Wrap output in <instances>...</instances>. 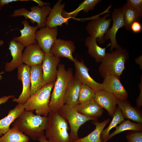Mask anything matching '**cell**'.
I'll return each mask as SVG.
<instances>
[{
	"label": "cell",
	"mask_w": 142,
	"mask_h": 142,
	"mask_svg": "<svg viewBox=\"0 0 142 142\" xmlns=\"http://www.w3.org/2000/svg\"><path fill=\"white\" fill-rule=\"evenodd\" d=\"M129 58L126 50L121 47L111 53H106L100 62L98 71L102 77L114 75L120 78L125 69V64Z\"/></svg>",
	"instance_id": "7a4b0ae2"
},
{
	"label": "cell",
	"mask_w": 142,
	"mask_h": 142,
	"mask_svg": "<svg viewBox=\"0 0 142 142\" xmlns=\"http://www.w3.org/2000/svg\"><path fill=\"white\" fill-rule=\"evenodd\" d=\"M24 110V105L18 104L14 108L9 111L6 116L0 120V136L8 131L11 124Z\"/></svg>",
	"instance_id": "484cf974"
},
{
	"label": "cell",
	"mask_w": 142,
	"mask_h": 142,
	"mask_svg": "<svg viewBox=\"0 0 142 142\" xmlns=\"http://www.w3.org/2000/svg\"><path fill=\"white\" fill-rule=\"evenodd\" d=\"M52 8L49 5L42 7L33 6L31 7V11L22 8L15 10L11 16L12 17L23 16L26 19H29L34 24H37L38 28L44 27L47 16L49 15Z\"/></svg>",
	"instance_id": "52a82bcc"
},
{
	"label": "cell",
	"mask_w": 142,
	"mask_h": 142,
	"mask_svg": "<svg viewBox=\"0 0 142 142\" xmlns=\"http://www.w3.org/2000/svg\"><path fill=\"white\" fill-rule=\"evenodd\" d=\"M126 4L139 13L142 14V0H128Z\"/></svg>",
	"instance_id": "e575fe53"
},
{
	"label": "cell",
	"mask_w": 142,
	"mask_h": 142,
	"mask_svg": "<svg viewBox=\"0 0 142 142\" xmlns=\"http://www.w3.org/2000/svg\"><path fill=\"white\" fill-rule=\"evenodd\" d=\"M24 47L25 46L20 42H16L13 39L11 41L9 49L12 59L11 62L6 63L5 65L6 71H12L23 64L22 51Z\"/></svg>",
	"instance_id": "d6986e66"
},
{
	"label": "cell",
	"mask_w": 142,
	"mask_h": 142,
	"mask_svg": "<svg viewBox=\"0 0 142 142\" xmlns=\"http://www.w3.org/2000/svg\"><path fill=\"white\" fill-rule=\"evenodd\" d=\"M28 0H0V6L2 7L6 5H7L12 2L17 1H27Z\"/></svg>",
	"instance_id": "74e56055"
},
{
	"label": "cell",
	"mask_w": 142,
	"mask_h": 142,
	"mask_svg": "<svg viewBox=\"0 0 142 142\" xmlns=\"http://www.w3.org/2000/svg\"><path fill=\"white\" fill-rule=\"evenodd\" d=\"M4 73L3 72H2L1 73H0V80H1L2 78V76L1 75V74L3 73Z\"/></svg>",
	"instance_id": "ee69618b"
},
{
	"label": "cell",
	"mask_w": 142,
	"mask_h": 142,
	"mask_svg": "<svg viewBox=\"0 0 142 142\" xmlns=\"http://www.w3.org/2000/svg\"><path fill=\"white\" fill-rule=\"evenodd\" d=\"M60 61L50 52L45 54L42 63L44 80L47 84L54 83L57 77V67Z\"/></svg>",
	"instance_id": "8fae6325"
},
{
	"label": "cell",
	"mask_w": 142,
	"mask_h": 142,
	"mask_svg": "<svg viewBox=\"0 0 142 142\" xmlns=\"http://www.w3.org/2000/svg\"><path fill=\"white\" fill-rule=\"evenodd\" d=\"M85 44L88 48V53L94 59L95 62L97 63H100L106 54V48L110 45V43H109L104 48L100 47L98 44L96 39L90 36L86 38Z\"/></svg>",
	"instance_id": "d4e9b609"
},
{
	"label": "cell",
	"mask_w": 142,
	"mask_h": 142,
	"mask_svg": "<svg viewBox=\"0 0 142 142\" xmlns=\"http://www.w3.org/2000/svg\"><path fill=\"white\" fill-rule=\"evenodd\" d=\"M31 97L46 84L45 82L42 64L30 67Z\"/></svg>",
	"instance_id": "7402d4cb"
},
{
	"label": "cell",
	"mask_w": 142,
	"mask_h": 142,
	"mask_svg": "<svg viewBox=\"0 0 142 142\" xmlns=\"http://www.w3.org/2000/svg\"><path fill=\"white\" fill-rule=\"evenodd\" d=\"M82 83L74 75L69 81L65 93L64 104L75 107L79 103L78 99Z\"/></svg>",
	"instance_id": "ffe728a7"
},
{
	"label": "cell",
	"mask_w": 142,
	"mask_h": 142,
	"mask_svg": "<svg viewBox=\"0 0 142 142\" xmlns=\"http://www.w3.org/2000/svg\"><path fill=\"white\" fill-rule=\"evenodd\" d=\"M30 67L22 64L18 68L17 77L23 84L22 92L18 98H14L13 101L18 104H24L31 97Z\"/></svg>",
	"instance_id": "9c48e42d"
},
{
	"label": "cell",
	"mask_w": 142,
	"mask_h": 142,
	"mask_svg": "<svg viewBox=\"0 0 142 142\" xmlns=\"http://www.w3.org/2000/svg\"><path fill=\"white\" fill-rule=\"evenodd\" d=\"M112 17V26L107 30L105 36V40L110 39V50L111 52L114 48L117 49L121 47L117 42L116 35L118 30L124 26V24L123 13L121 8L114 9Z\"/></svg>",
	"instance_id": "7c38bea8"
},
{
	"label": "cell",
	"mask_w": 142,
	"mask_h": 142,
	"mask_svg": "<svg viewBox=\"0 0 142 142\" xmlns=\"http://www.w3.org/2000/svg\"><path fill=\"white\" fill-rule=\"evenodd\" d=\"M54 84H47L31 96L24 104V110H35L37 115L47 116L50 111L49 103Z\"/></svg>",
	"instance_id": "5b68a950"
},
{
	"label": "cell",
	"mask_w": 142,
	"mask_h": 142,
	"mask_svg": "<svg viewBox=\"0 0 142 142\" xmlns=\"http://www.w3.org/2000/svg\"><path fill=\"white\" fill-rule=\"evenodd\" d=\"M115 128V130L112 133L109 134L107 139L106 141L117 134L125 131H142V124L141 123L132 122L129 120H124Z\"/></svg>",
	"instance_id": "1f68e13d"
},
{
	"label": "cell",
	"mask_w": 142,
	"mask_h": 142,
	"mask_svg": "<svg viewBox=\"0 0 142 142\" xmlns=\"http://www.w3.org/2000/svg\"><path fill=\"white\" fill-rule=\"evenodd\" d=\"M95 91L89 86L82 84L80 86L78 101L79 104H82L94 100Z\"/></svg>",
	"instance_id": "d6a6232c"
},
{
	"label": "cell",
	"mask_w": 142,
	"mask_h": 142,
	"mask_svg": "<svg viewBox=\"0 0 142 142\" xmlns=\"http://www.w3.org/2000/svg\"><path fill=\"white\" fill-rule=\"evenodd\" d=\"M74 63L75 69V75L82 84L89 86L95 91L103 89L102 83L97 82L90 76L89 73V69L83 60L79 61L75 58Z\"/></svg>",
	"instance_id": "4fadbf2b"
},
{
	"label": "cell",
	"mask_w": 142,
	"mask_h": 142,
	"mask_svg": "<svg viewBox=\"0 0 142 142\" xmlns=\"http://www.w3.org/2000/svg\"><path fill=\"white\" fill-rule=\"evenodd\" d=\"M75 50V47L73 42L57 39L52 45L50 52L57 57L66 58L74 62L75 58L73 54Z\"/></svg>",
	"instance_id": "9a60e30c"
},
{
	"label": "cell",
	"mask_w": 142,
	"mask_h": 142,
	"mask_svg": "<svg viewBox=\"0 0 142 142\" xmlns=\"http://www.w3.org/2000/svg\"><path fill=\"white\" fill-rule=\"evenodd\" d=\"M117 100L113 94L104 89L95 91L94 100L101 107L105 109L111 117L116 110Z\"/></svg>",
	"instance_id": "ac0fdd59"
},
{
	"label": "cell",
	"mask_w": 142,
	"mask_h": 142,
	"mask_svg": "<svg viewBox=\"0 0 142 142\" xmlns=\"http://www.w3.org/2000/svg\"><path fill=\"white\" fill-rule=\"evenodd\" d=\"M38 140L40 142H50L44 135L38 139Z\"/></svg>",
	"instance_id": "b9f144b4"
},
{
	"label": "cell",
	"mask_w": 142,
	"mask_h": 142,
	"mask_svg": "<svg viewBox=\"0 0 142 142\" xmlns=\"http://www.w3.org/2000/svg\"><path fill=\"white\" fill-rule=\"evenodd\" d=\"M29 139L28 136L13 127L0 136V142H28Z\"/></svg>",
	"instance_id": "f1b7e54d"
},
{
	"label": "cell",
	"mask_w": 142,
	"mask_h": 142,
	"mask_svg": "<svg viewBox=\"0 0 142 142\" xmlns=\"http://www.w3.org/2000/svg\"><path fill=\"white\" fill-rule=\"evenodd\" d=\"M32 1L37 3L38 4V6L40 7H42L45 5L49 4V3H48L44 2L41 0H33Z\"/></svg>",
	"instance_id": "60d3db41"
},
{
	"label": "cell",
	"mask_w": 142,
	"mask_h": 142,
	"mask_svg": "<svg viewBox=\"0 0 142 142\" xmlns=\"http://www.w3.org/2000/svg\"><path fill=\"white\" fill-rule=\"evenodd\" d=\"M57 27L51 28L45 26L36 31V40L45 54L50 52L52 45L57 39Z\"/></svg>",
	"instance_id": "30bf717a"
},
{
	"label": "cell",
	"mask_w": 142,
	"mask_h": 142,
	"mask_svg": "<svg viewBox=\"0 0 142 142\" xmlns=\"http://www.w3.org/2000/svg\"><path fill=\"white\" fill-rule=\"evenodd\" d=\"M23 28L20 30L21 35L15 37L13 40L22 44L25 47L37 43L36 39V33L38 28L37 26H30L26 20L22 22Z\"/></svg>",
	"instance_id": "44dd1931"
},
{
	"label": "cell",
	"mask_w": 142,
	"mask_h": 142,
	"mask_svg": "<svg viewBox=\"0 0 142 142\" xmlns=\"http://www.w3.org/2000/svg\"><path fill=\"white\" fill-rule=\"evenodd\" d=\"M32 111L24 110L12 123V126L36 140L44 135L47 126V116L34 114Z\"/></svg>",
	"instance_id": "6da1fadb"
},
{
	"label": "cell",
	"mask_w": 142,
	"mask_h": 142,
	"mask_svg": "<svg viewBox=\"0 0 142 142\" xmlns=\"http://www.w3.org/2000/svg\"><path fill=\"white\" fill-rule=\"evenodd\" d=\"M45 54L37 43L28 45L22 53L23 62L30 67L41 64Z\"/></svg>",
	"instance_id": "2e32d148"
},
{
	"label": "cell",
	"mask_w": 142,
	"mask_h": 142,
	"mask_svg": "<svg viewBox=\"0 0 142 142\" xmlns=\"http://www.w3.org/2000/svg\"><path fill=\"white\" fill-rule=\"evenodd\" d=\"M102 1L100 0H85L82 2L75 10L68 12L63 10L62 12V16L64 18L75 17L81 11L88 13L91 10L94 9L96 5Z\"/></svg>",
	"instance_id": "f546056e"
},
{
	"label": "cell",
	"mask_w": 142,
	"mask_h": 142,
	"mask_svg": "<svg viewBox=\"0 0 142 142\" xmlns=\"http://www.w3.org/2000/svg\"><path fill=\"white\" fill-rule=\"evenodd\" d=\"M58 67L57 78L49 103L50 111H58L64 105V97L68 85L73 76L71 68L67 70L63 64H59Z\"/></svg>",
	"instance_id": "3957f363"
},
{
	"label": "cell",
	"mask_w": 142,
	"mask_h": 142,
	"mask_svg": "<svg viewBox=\"0 0 142 142\" xmlns=\"http://www.w3.org/2000/svg\"><path fill=\"white\" fill-rule=\"evenodd\" d=\"M68 122L70 129V135L73 141L79 138L78 132L81 126L87 121L97 119L83 115L75 107L64 104L58 111Z\"/></svg>",
	"instance_id": "8992f818"
},
{
	"label": "cell",
	"mask_w": 142,
	"mask_h": 142,
	"mask_svg": "<svg viewBox=\"0 0 142 142\" xmlns=\"http://www.w3.org/2000/svg\"><path fill=\"white\" fill-rule=\"evenodd\" d=\"M14 97V95H9L8 96H5L0 98V105L5 103L9 99Z\"/></svg>",
	"instance_id": "f35d334b"
},
{
	"label": "cell",
	"mask_w": 142,
	"mask_h": 142,
	"mask_svg": "<svg viewBox=\"0 0 142 142\" xmlns=\"http://www.w3.org/2000/svg\"><path fill=\"white\" fill-rule=\"evenodd\" d=\"M121 8L123 13L124 27L126 30H130L131 26L133 23L140 21L142 14L129 6L126 3Z\"/></svg>",
	"instance_id": "83f0119b"
},
{
	"label": "cell",
	"mask_w": 142,
	"mask_h": 142,
	"mask_svg": "<svg viewBox=\"0 0 142 142\" xmlns=\"http://www.w3.org/2000/svg\"><path fill=\"white\" fill-rule=\"evenodd\" d=\"M79 113L90 117L97 118L102 114L103 110L94 100L79 104L75 107Z\"/></svg>",
	"instance_id": "603a6c76"
},
{
	"label": "cell",
	"mask_w": 142,
	"mask_h": 142,
	"mask_svg": "<svg viewBox=\"0 0 142 142\" xmlns=\"http://www.w3.org/2000/svg\"><path fill=\"white\" fill-rule=\"evenodd\" d=\"M4 43V41L3 40H0V46L2 45Z\"/></svg>",
	"instance_id": "7bdbcfd3"
},
{
	"label": "cell",
	"mask_w": 142,
	"mask_h": 142,
	"mask_svg": "<svg viewBox=\"0 0 142 142\" xmlns=\"http://www.w3.org/2000/svg\"><path fill=\"white\" fill-rule=\"evenodd\" d=\"M140 83L139 85L140 93L136 100V104L139 108L141 107L142 105V78L141 76Z\"/></svg>",
	"instance_id": "8d00e7d4"
},
{
	"label": "cell",
	"mask_w": 142,
	"mask_h": 142,
	"mask_svg": "<svg viewBox=\"0 0 142 142\" xmlns=\"http://www.w3.org/2000/svg\"><path fill=\"white\" fill-rule=\"evenodd\" d=\"M102 84L103 89L112 94L117 99L126 100L127 99L128 93L118 77L114 75L106 76L104 78Z\"/></svg>",
	"instance_id": "5bb4252c"
},
{
	"label": "cell",
	"mask_w": 142,
	"mask_h": 142,
	"mask_svg": "<svg viewBox=\"0 0 142 142\" xmlns=\"http://www.w3.org/2000/svg\"><path fill=\"white\" fill-rule=\"evenodd\" d=\"M135 61L136 63L139 65L140 68L141 69H142V55L136 58L135 59Z\"/></svg>",
	"instance_id": "ab89813d"
},
{
	"label": "cell",
	"mask_w": 142,
	"mask_h": 142,
	"mask_svg": "<svg viewBox=\"0 0 142 142\" xmlns=\"http://www.w3.org/2000/svg\"><path fill=\"white\" fill-rule=\"evenodd\" d=\"M130 29L134 33H139L142 30V25L139 22H135L131 24Z\"/></svg>",
	"instance_id": "d590c367"
},
{
	"label": "cell",
	"mask_w": 142,
	"mask_h": 142,
	"mask_svg": "<svg viewBox=\"0 0 142 142\" xmlns=\"http://www.w3.org/2000/svg\"><path fill=\"white\" fill-rule=\"evenodd\" d=\"M128 142H142V131L131 132L126 136Z\"/></svg>",
	"instance_id": "836d02e7"
},
{
	"label": "cell",
	"mask_w": 142,
	"mask_h": 142,
	"mask_svg": "<svg viewBox=\"0 0 142 142\" xmlns=\"http://www.w3.org/2000/svg\"><path fill=\"white\" fill-rule=\"evenodd\" d=\"M105 14L103 17L95 16L88 24L86 29L89 36L96 39L97 42L103 44L105 41V35L110 26L111 19H107L109 16Z\"/></svg>",
	"instance_id": "ba28073f"
},
{
	"label": "cell",
	"mask_w": 142,
	"mask_h": 142,
	"mask_svg": "<svg viewBox=\"0 0 142 142\" xmlns=\"http://www.w3.org/2000/svg\"><path fill=\"white\" fill-rule=\"evenodd\" d=\"M45 135L50 142H73L67 120L58 112L50 111Z\"/></svg>",
	"instance_id": "277c9868"
},
{
	"label": "cell",
	"mask_w": 142,
	"mask_h": 142,
	"mask_svg": "<svg viewBox=\"0 0 142 142\" xmlns=\"http://www.w3.org/2000/svg\"><path fill=\"white\" fill-rule=\"evenodd\" d=\"M112 117V120L108 126L105 129H103L102 133L101 138L102 142H106L110 130L113 128L116 127L118 124H120L125 120L121 112L118 107L116 108Z\"/></svg>",
	"instance_id": "4dcf8cb0"
},
{
	"label": "cell",
	"mask_w": 142,
	"mask_h": 142,
	"mask_svg": "<svg viewBox=\"0 0 142 142\" xmlns=\"http://www.w3.org/2000/svg\"><path fill=\"white\" fill-rule=\"evenodd\" d=\"M1 8H2V7H1L0 6V11L1 10Z\"/></svg>",
	"instance_id": "f6af8a7d"
},
{
	"label": "cell",
	"mask_w": 142,
	"mask_h": 142,
	"mask_svg": "<svg viewBox=\"0 0 142 142\" xmlns=\"http://www.w3.org/2000/svg\"><path fill=\"white\" fill-rule=\"evenodd\" d=\"M62 0L58 1L51 9L46 20V26L52 28L62 26L64 23L67 24L69 19L73 18H65L62 16V12L65 7V3H62Z\"/></svg>",
	"instance_id": "e0dca14e"
},
{
	"label": "cell",
	"mask_w": 142,
	"mask_h": 142,
	"mask_svg": "<svg viewBox=\"0 0 142 142\" xmlns=\"http://www.w3.org/2000/svg\"><path fill=\"white\" fill-rule=\"evenodd\" d=\"M117 104L124 117L137 123L142 124V115L140 111L132 106L126 100H117Z\"/></svg>",
	"instance_id": "cb8c5ba5"
},
{
	"label": "cell",
	"mask_w": 142,
	"mask_h": 142,
	"mask_svg": "<svg viewBox=\"0 0 142 142\" xmlns=\"http://www.w3.org/2000/svg\"><path fill=\"white\" fill-rule=\"evenodd\" d=\"M110 119H108L100 122L97 120H94L92 124L95 126V129L90 133L83 138H78L73 142H102L101 135L104 128L110 121Z\"/></svg>",
	"instance_id": "4316f807"
}]
</instances>
